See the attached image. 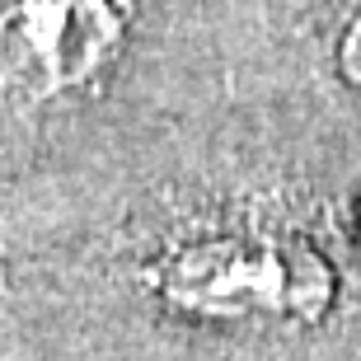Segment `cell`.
Returning <instances> with one entry per match:
<instances>
[{
	"mask_svg": "<svg viewBox=\"0 0 361 361\" xmlns=\"http://www.w3.org/2000/svg\"><path fill=\"white\" fill-rule=\"evenodd\" d=\"M164 286L178 305L202 314H295L314 319L334 277L310 244L295 240H221L188 249L169 263Z\"/></svg>",
	"mask_w": 361,
	"mask_h": 361,
	"instance_id": "obj_1",
	"label": "cell"
},
{
	"mask_svg": "<svg viewBox=\"0 0 361 361\" xmlns=\"http://www.w3.org/2000/svg\"><path fill=\"white\" fill-rule=\"evenodd\" d=\"M343 66H348V75L361 85V24L348 33V42H343Z\"/></svg>",
	"mask_w": 361,
	"mask_h": 361,
	"instance_id": "obj_2",
	"label": "cell"
}]
</instances>
